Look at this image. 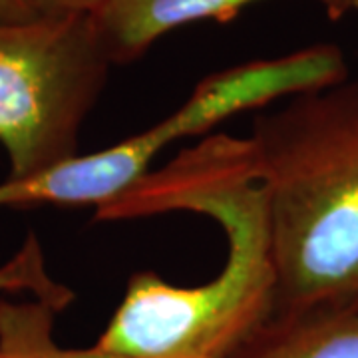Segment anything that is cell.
<instances>
[{"label": "cell", "mask_w": 358, "mask_h": 358, "mask_svg": "<svg viewBox=\"0 0 358 358\" xmlns=\"http://www.w3.org/2000/svg\"><path fill=\"white\" fill-rule=\"evenodd\" d=\"M167 211L213 219L227 239L223 267L197 287L134 273L96 345L131 358H229L275 315V271L249 140L209 136L98 207L96 219Z\"/></svg>", "instance_id": "6da1fadb"}, {"label": "cell", "mask_w": 358, "mask_h": 358, "mask_svg": "<svg viewBox=\"0 0 358 358\" xmlns=\"http://www.w3.org/2000/svg\"><path fill=\"white\" fill-rule=\"evenodd\" d=\"M247 140L275 271L273 317L358 313V78L259 114Z\"/></svg>", "instance_id": "7a4b0ae2"}, {"label": "cell", "mask_w": 358, "mask_h": 358, "mask_svg": "<svg viewBox=\"0 0 358 358\" xmlns=\"http://www.w3.org/2000/svg\"><path fill=\"white\" fill-rule=\"evenodd\" d=\"M348 76L345 52L315 44L279 58L253 60L203 78L176 112L128 140L96 154L76 155L30 178L0 181V207L110 203L138 183L167 145L213 129L233 115L315 90Z\"/></svg>", "instance_id": "3957f363"}, {"label": "cell", "mask_w": 358, "mask_h": 358, "mask_svg": "<svg viewBox=\"0 0 358 358\" xmlns=\"http://www.w3.org/2000/svg\"><path fill=\"white\" fill-rule=\"evenodd\" d=\"M112 68L90 14L0 20V145L8 178L80 155V134Z\"/></svg>", "instance_id": "277c9868"}, {"label": "cell", "mask_w": 358, "mask_h": 358, "mask_svg": "<svg viewBox=\"0 0 358 358\" xmlns=\"http://www.w3.org/2000/svg\"><path fill=\"white\" fill-rule=\"evenodd\" d=\"M259 0H110L92 16L114 66L141 58L154 42L181 26L225 22ZM331 20L358 13V0H313Z\"/></svg>", "instance_id": "5b68a950"}, {"label": "cell", "mask_w": 358, "mask_h": 358, "mask_svg": "<svg viewBox=\"0 0 358 358\" xmlns=\"http://www.w3.org/2000/svg\"><path fill=\"white\" fill-rule=\"evenodd\" d=\"M229 358H358V313L273 317Z\"/></svg>", "instance_id": "8992f818"}, {"label": "cell", "mask_w": 358, "mask_h": 358, "mask_svg": "<svg viewBox=\"0 0 358 358\" xmlns=\"http://www.w3.org/2000/svg\"><path fill=\"white\" fill-rule=\"evenodd\" d=\"M56 310L36 299L0 296V355L4 358H131L94 345L66 348L54 338Z\"/></svg>", "instance_id": "52a82bcc"}, {"label": "cell", "mask_w": 358, "mask_h": 358, "mask_svg": "<svg viewBox=\"0 0 358 358\" xmlns=\"http://www.w3.org/2000/svg\"><path fill=\"white\" fill-rule=\"evenodd\" d=\"M14 293L30 294L56 313L64 310L76 299L74 291L56 281L48 271V261L40 239L28 233L10 259L0 265V296Z\"/></svg>", "instance_id": "ba28073f"}, {"label": "cell", "mask_w": 358, "mask_h": 358, "mask_svg": "<svg viewBox=\"0 0 358 358\" xmlns=\"http://www.w3.org/2000/svg\"><path fill=\"white\" fill-rule=\"evenodd\" d=\"M40 14H94L110 0H30Z\"/></svg>", "instance_id": "9c48e42d"}, {"label": "cell", "mask_w": 358, "mask_h": 358, "mask_svg": "<svg viewBox=\"0 0 358 358\" xmlns=\"http://www.w3.org/2000/svg\"><path fill=\"white\" fill-rule=\"evenodd\" d=\"M38 14L30 0H0V20L4 22H22Z\"/></svg>", "instance_id": "30bf717a"}, {"label": "cell", "mask_w": 358, "mask_h": 358, "mask_svg": "<svg viewBox=\"0 0 358 358\" xmlns=\"http://www.w3.org/2000/svg\"><path fill=\"white\" fill-rule=\"evenodd\" d=\"M0 358H4V357H2V355H0Z\"/></svg>", "instance_id": "8fae6325"}]
</instances>
